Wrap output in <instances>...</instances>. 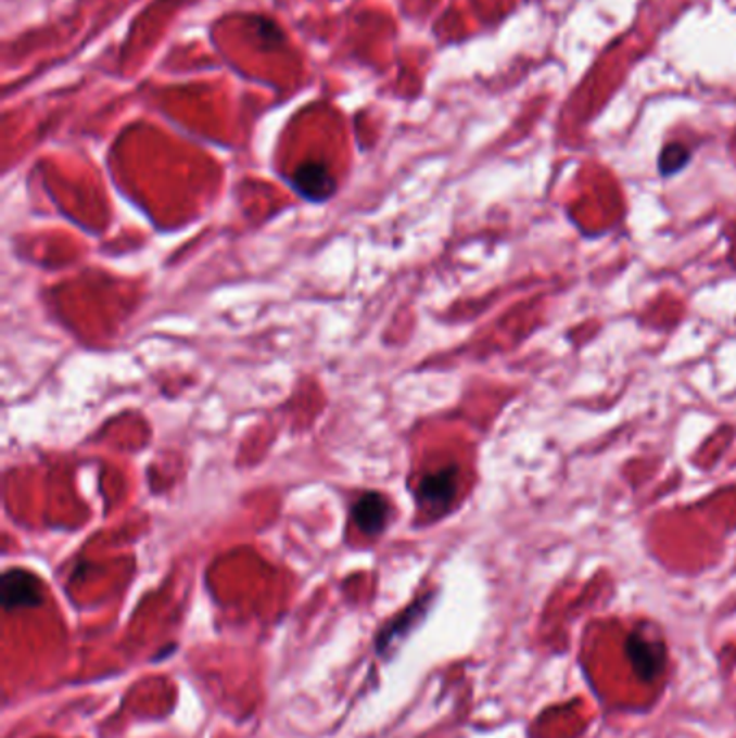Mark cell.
<instances>
[{
	"mask_svg": "<svg viewBox=\"0 0 736 738\" xmlns=\"http://www.w3.org/2000/svg\"><path fill=\"white\" fill-rule=\"evenodd\" d=\"M0 600L4 611L37 609L43 605V585L37 574L24 568L4 570L0 578Z\"/></svg>",
	"mask_w": 736,
	"mask_h": 738,
	"instance_id": "cell-3",
	"label": "cell"
},
{
	"mask_svg": "<svg viewBox=\"0 0 736 738\" xmlns=\"http://www.w3.org/2000/svg\"><path fill=\"white\" fill-rule=\"evenodd\" d=\"M687 161H689V152L683 145H678V143L668 145L661 154V171L668 174V176L676 174L681 167H685Z\"/></svg>",
	"mask_w": 736,
	"mask_h": 738,
	"instance_id": "cell-7",
	"label": "cell"
},
{
	"mask_svg": "<svg viewBox=\"0 0 736 738\" xmlns=\"http://www.w3.org/2000/svg\"><path fill=\"white\" fill-rule=\"evenodd\" d=\"M458 491V469L443 467L434 473H428L417 486V501L423 510L439 514L449 508Z\"/></svg>",
	"mask_w": 736,
	"mask_h": 738,
	"instance_id": "cell-4",
	"label": "cell"
},
{
	"mask_svg": "<svg viewBox=\"0 0 736 738\" xmlns=\"http://www.w3.org/2000/svg\"><path fill=\"white\" fill-rule=\"evenodd\" d=\"M353 519L366 536H378L389 525L391 506L382 495L366 493L357 499V504L353 508Z\"/></svg>",
	"mask_w": 736,
	"mask_h": 738,
	"instance_id": "cell-6",
	"label": "cell"
},
{
	"mask_svg": "<svg viewBox=\"0 0 736 738\" xmlns=\"http://www.w3.org/2000/svg\"><path fill=\"white\" fill-rule=\"evenodd\" d=\"M294 190L309 201H327L335 192V178L322 163H305L294 171Z\"/></svg>",
	"mask_w": 736,
	"mask_h": 738,
	"instance_id": "cell-5",
	"label": "cell"
},
{
	"mask_svg": "<svg viewBox=\"0 0 736 738\" xmlns=\"http://www.w3.org/2000/svg\"><path fill=\"white\" fill-rule=\"evenodd\" d=\"M624 657L642 683H657L668 667V644L661 631L650 624H637L624 639Z\"/></svg>",
	"mask_w": 736,
	"mask_h": 738,
	"instance_id": "cell-1",
	"label": "cell"
},
{
	"mask_svg": "<svg viewBox=\"0 0 736 738\" xmlns=\"http://www.w3.org/2000/svg\"><path fill=\"white\" fill-rule=\"evenodd\" d=\"M434 600L436 591H426L378 628L373 639V650L378 659L389 661L399 650V646L426 622L430 609L434 607Z\"/></svg>",
	"mask_w": 736,
	"mask_h": 738,
	"instance_id": "cell-2",
	"label": "cell"
}]
</instances>
